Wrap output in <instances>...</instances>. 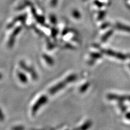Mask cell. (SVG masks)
Listing matches in <instances>:
<instances>
[{
    "label": "cell",
    "mask_w": 130,
    "mask_h": 130,
    "mask_svg": "<svg viewBox=\"0 0 130 130\" xmlns=\"http://www.w3.org/2000/svg\"><path fill=\"white\" fill-rule=\"evenodd\" d=\"M116 27L118 28V29H119L120 30L130 32V27L124 25L123 24L118 23L116 24Z\"/></svg>",
    "instance_id": "1"
},
{
    "label": "cell",
    "mask_w": 130,
    "mask_h": 130,
    "mask_svg": "<svg viewBox=\"0 0 130 130\" xmlns=\"http://www.w3.org/2000/svg\"><path fill=\"white\" fill-rule=\"evenodd\" d=\"M113 32V31H112V30H111V31H108L106 34H105V35L103 37V40H104V41H105L108 38H109V36H111V35L112 34V33Z\"/></svg>",
    "instance_id": "2"
},
{
    "label": "cell",
    "mask_w": 130,
    "mask_h": 130,
    "mask_svg": "<svg viewBox=\"0 0 130 130\" xmlns=\"http://www.w3.org/2000/svg\"><path fill=\"white\" fill-rule=\"evenodd\" d=\"M73 16H74V17L76 19H79L81 16L79 12L77 10H75L74 12H73Z\"/></svg>",
    "instance_id": "3"
},
{
    "label": "cell",
    "mask_w": 130,
    "mask_h": 130,
    "mask_svg": "<svg viewBox=\"0 0 130 130\" xmlns=\"http://www.w3.org/2000/svg\"><path fill=\"white\" fill-rule=\"evenodd\" d=\"M105 16V13L104 12H101L100 13V15L99 16V19H101L102 18H103L104 16Z\"/></svg>",
    "instance_id": "4"
}]
</instances>
